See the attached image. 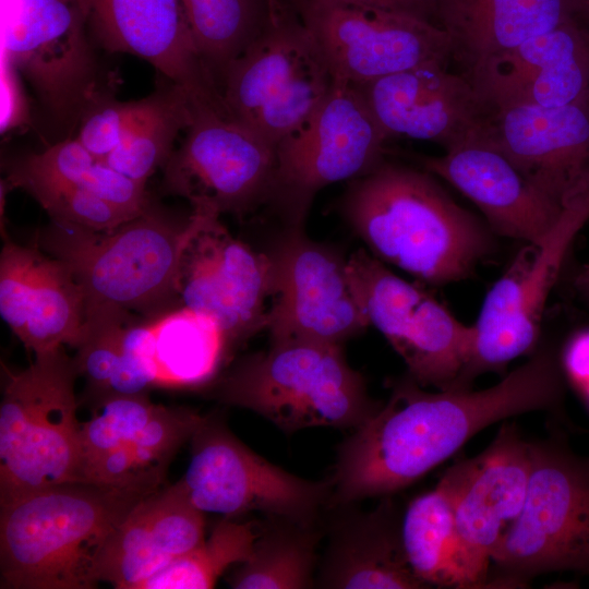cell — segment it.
I'll list each match as a JSON object with an SVG mask.
<instances>
[{
  "label": "cell",
  "mask_w": 589,
  "mask_h": 589,
  "mask_svg": "<svg viewBox=\"0 0 589 589\" xmlns=\"http://www.w3.org/2000/svg\"><path fill=\"white\" fill-rule=\"evenodd\" d=\"M0 405V506L57 484L84 481L73 358L59 348L5 370Z\"/></svg>",
  "instance_id": "52a82bcc"
},
{
  "label": "cell",
  "mask_w": 589,
  "mask_h": 589,
  "mask_svg": "<svg viewBox=\"0 0 589 589\" xmlns=\"http://www.w3.org/2000/svg\"><path fill=\"white\" fill-rule=\"evenodd\" d=\"M201 61L220 93L225 75L265 26L272 0H181Z\"/></svg>",
  "instance_id": "1f68e13d"
},
{
  "label": "cell",
  "mask_w": 589,
  "mask_h": 589,
  "mask_svg": "<svg viewBox=\"0 0 589 589\" xmlns=\"http://www.w3.org/2000/svg\"><path fill=\"white\" fill-rule=\"evenodd\" d=\"M159 407L146 394L99 398L92 418L81 425L83 480L91 467L146 425Z\"/></svg>",
  "instance_id": "f35d334b"
},
{
  "label": "cell",
  "mask_w": 589,
  "mask_h": 589,
  "mask_svg": "<svg viewBox=\"0 0 589 589\" xmlns=\"http://www.w3.org/2000/svg\"><path fill=\"white\" fill-rule=\"evenodd\" d=\"M192 115V97L183 87L173 84L163 107L104 160L116 171L145 185L175 151V141L180 131L187 130Z\"/></svg>",
  "instance_id": "e575fe53"
},
{
  "label": "cell",
  "mask_w": 589,
  "mask_h": 589,
  "mask_svg": "<svg viewBox=\"0 0 589 589\" xmlns=\"http://www.w3.org/2000/svg\"><path fill=\"white\" fill-rule=\"evenodd\" d=\"M145 354L155 385L211 384L231 356L212 316L180 305L147 320Z\"/></svg>",
  "instance_id": "83f0119b"
},
{
  "label": "cell",
  "mask_w": 589,
  "mask_h": 589,
  "mask_svg": "<svg viewBox=\"0 0 589 589\" xmlns=\"http://www.w3.org/2000/svg\"><path fill=\"white\" fill-rule=\"evenodd\" d=\"M195 227L153 211L106 230L51 219L38 244L63 262L81 286L86 309L110 306L151 320L180 306L178 273Z\"/></svg>",
  "instance_id": "277c9868"
},
{
  "label": "cell",
  "mask_w": 589,
  "mask_h": 589,
  "mask_svg": "<svg viewBox=\"0 0 589 589\" xmlns=\"http://www.w3.org/2000/svg\"><path fill=\"white\" fill-rule=\"evenodd\" d=\"M385 9L408 13L428 21L436 17V0H358ZM434 23V22H433ZM436 24V23H435Z\"/></svg>",
  "instance_id": "b9f144b4"
},
{
  "label": "cell",
  "mask_w": 589,
  "mask_h": 589,
  "mask_svg": "<svg viewBox=\"0 0 589 589\" xmlns=\"http://www.w3.org/2000/svg\"><path fill=\"white\" fill-rule=\"evenodd\" d=\"M341 209L374 257L424 283L461 280L493 251L490 227L426 170L382 160L351 180Z\"/></svg>",
  "instance_id": "7a4b0ae2"
},
{
  "label": "cell",
  "mask_w": 589,
  "mask_h": 589,
  "mask_svg": "<svg viewBox=\"0 0 589 589\" xmlns=\"http://www.w3.org/2000/svg\"><path fill=\"white\" fill-rule=\"evenodd\" d=\"M566 385L561 347L548 341L497 384L480 390L428 392L407 375L339 445L330 506L395 494L501 420L546 411L566 423Z\"/></svg>",
  "instance_id": "6da1fadb"
},
{
  "label": "cell",
  "mask_w": 589,
  "mask_h": 589,
  "mask_svg": "<svg viewBox=\"0 0 589 589\" xmlns=\"http://www.w3.org/2000/svg\"><path fill=\"white\" fill-rule=\"evenodd\" d=\"M421 163L472 201L494 233L528 244H540L565 207L483 137L446 149L443 156L422 157Z\"/></svg>",
  "instance_id": "603a6c76"
},
{
  "label": "cell",
  "mask_w": 589,
  "mask_h": 589,
  "mask_svg": "<svg viewBox=\"0 0 589 589\" xmlns=\"http://www.w3.org/2000/svg\"><path fill=\"white\" fill-rule=\"evenodd\" d=\"M324 530L317 522L265 516L247 561L227 581L236 589H305L315 587L317 548Z\"/></svg>",
  "instance_id": "f546056e"
},
{
  "label": "cell",
  "mask_w": 589,
  "mask_h": 589,
  "mask_svg": "<svg viewBox=\"0 0 589 589\" xmlns=\"http://www.w3.org/2000/svg\"><path fill=\"white\" fill-rule=\"evenodd\" d=\"M5 182L10 188L28 192L53 220L106 230L136 216L88 191L25 169L13 161Z\"/></svg>",
  "instance_id": "d590c367"
},
{
  "label": "cell",
  "mask_w": 589,
  "mask_h": 589,
  "mask_svg": "<svg viewBox=\"0 0 589 589\" xmlns=\"http://www.w3.org/2000/svg\"><path fill=\"white\" fill-rule=\"evenodd\" d=\"M172 86L168 81L151 95L132 101L116 100L100 93L82 116L75 139L92 154L105 159L163 107Z\"/></svg>",
  "instance_id": "8d00e7d4"
},
{
  "label": "cell",
  "mask_w": 589,
  "mask_h": 589,
  "mask_svg": "<svg viewBox=\"0 0 589 589\" xmlns=\"http://www.w3.org/2000/svg\"><path fill=\"white\" fill-rule=\"evenodd\" d=\"M573 286L580 300L589 305V264L584 265L577 272Z\"/></svg>",
  "instance_id": "7bdbcfd3"
},
{
  "label": "cell",
  "mask_w": 589,
  "mask_h": 589,
  "mask_svg": "<svg viewBox=\"0 0 589 589\" xmlns=\"http://www.w3.org/2000/svg\"><path fill=\"white\" fill-rule=\"evenodd\" d=\"M192 121L163 167L164 190L192 209L243 216L267 203L276 147L209 103L192 101Z\"/></svg>",
  "instance_id": "5bb4252c"
},
{
  "label": "cell",
  "mask_w": 589,
  "mask_h": 589,
  "mask_svg": "<svg viewBox=\"0 0 589 589\" xmlns=\"http://www.w3.org/2000/svg\"><path fill=\"white\" fill-rule=\"evenodd\" d=\"M529 443L525 503L492 552L484 588H524L552 572L589 575V457L556 425Z\"/></svg>",
  "instance_id": "8992f818"
},
{
  "label": "cell",
  "mask_w": 589,
  "mask_h": 589,
  "mask_svg": "<svg viewBox=\"0 0 589 589\" xmlns=\"http://www.w3.org/2000/svg\"><path fill=\"white\" fill-rule=\"evenodd\" d=\"M13 163L88 191L132 215H139L149 206L144 184L116 171L75 137L55 142L43 152Z\"/></svg>",
  "instance_id": "d6a6232c"
},
{
  "label": "cell",
  "mask_w": 589,
  "mask_h": 589,
  "mask_svg": "<svg viewBox=\"0 0 589 589\" xmlns=\"http://www.w3.org/2000/svg\"><path fill=\"white\" fill-rule=\"evenodd\" d=\"M561 364L572 384L589 406V327L574 332L561 347Z\"/></svg>",
  "instance_id": "60d3db41"
},
{
  "label": "cell",
  "mask_w": 589,
  "mask_h": 589,
  "mask_svg": "<svg viewBox=\"0 0 589 589\" xmlns=\"http://www.w3.org/2000/svg\"><path fill=\"white\" fill-rule=\"evenodd\" d=\"M318 45L335 80L362 84L452 57L437 24L358 0H289Z\"/></svg>",
  "instance_id": "9a60e30c"
},
{
  "label": "cell",
  "mask_w": 589,
  "mask_h": 589,
  "mask_svg": "<svg viewBox=\"0 0 589 589\" xmlns=\"http://www.w3.org/2000/svg\"><path fill=\"white\" fill-rule=\"evenodd\" d=\"M334 83L289 0H272L265 26L229 67L220 95L229 118L277 147L314 113Z\"/></svg>",
  "instance_id": "ba28073f"
},
{
  "label": "cell",
  "mask_w": 589,
  "mask_h": 589,
  "mask_svg": "<svg viewBox=\"0 0 589 589\" xmlns=\"http://www.w3.org/2000/svg\"><path fill=\"white\" fill-rule=\"evenodd\" d=\"M354 86L387 139L433 141L449 149L483 133L484 101L446 63H422Z\"/></svg>",
  "instance_id": "d6986e66"
},
{
  "label": "cell",
  "mask_w": 589,
  "mask_h": 589,
  "mask_svg": "<svg viewBox=\"0 0 589 589\" xmlns=\"http://www.w3.org/2000/svg\"><path fill=\"white\" fill-rule=\"evenodd\" d=\"M352 292L369 324L402 358L423 387L452 388L471 350L473 327L424 289L400 278L370 252L347 257Z\"/></svg>",
  "instance_id": "4fadbf2b"
},
{
  "label": "cell",
  "mask_w": 589,
  "mask_h": 589,
  "mask_svg": "<svg viewBox=\"0 0 589 589\" xmlns=\"http://www.w3.org/2000/svg\"><path fill=\"white\" fill-rule=\"evenodd\" d=\"M273 289L266 330L271 342L310 340L340 345L368 326L352 292L347 259L289 227L267 252Z\"/></svg>",
  "instance_id": "e0dca14e"
},
{
  "label": "cell",
  "mask_w": 589,
  "mask_h": 589,
  "mask_svg": "<svg viewBox=\"0 0 589 589\" xmlns=\"http://www.w3.org/2000/svg\"><path fill=\"white\" fill-rule=\"evenodd\" d=\"M134 314L110 306L89 308L85 323L74 346L73 358L79 375L85 377L97 399L109 387L117 370L128 326L136 322Z\"/></svg>",
  "instance_id": "74e56055"
},
{
  "label": "cell",
  "mask_w": 589,
  "mask_h": 589,
  "mask_svg": "<svg viewBox=\"0 0 589 589\" xmlns=\"http://www.w3.org/2000/svg\"><path fill=\"white\" fill-rule=\"evenodd\" d=\"M580 13L581 0H436L438 26L464 74Z\"/></svg>",
  "instance_id": "4316f807"
},
{
  "label": "cell",
  "mask_w": 589,
  "mask_h": 589,
  "mask_svg": "<svg viewBox=\"0 0 589 589\" xmlns=\"http://www.w3.org/2000/svg\"><path fill=\"white\" fill-rule=\"evenodd\" d=\"M81 286L60 260L7 241L0 255V314L35 354L76 345L85 323Z\"/></svg>",
  "instance_id": "cb8c5ba5"
},
{
  "label": "cell",
  "mask_w": 589,
  "mask_h": 589,
  "mask_svg": "<svg viewBox=\"0 0 589 589\" xmlns=\"http://www.w3.org/2000/svg\"><path fill=\"white\" fill-rule=\"evenodd\" d=\"M1 56L34 89L60 141L100 94L99 67L80 0H0Z\"/></svg>",
  "instance_id": "9c48e42d"
},
{
  "label": "cell",
  "mask_w": 589,
  "mask_h": 589,
  "mask_svg": "<svg viewBox=\"0 0 589 589\" xmlns=\"http://www.w3.org/2000/svg\"><path fill=\"white\" fill-rule=\"evenodd\" d=\"M386 140L358 88L335 80L314 113L277 145L267 203L289 227L302 228L316 193L373 169L383 160Z\"/></svg>",
  "instance_id": "8fae6325"
},
{
  "label": "cell",
  "mask_w": 589,
  "mask_h": 589,
  "mask_svg": "<svg viewBox=\"0 0 589 589\" xmlns=\"http://www.w3.org/2000/svg\"><path fill=\"white\" fill-rule=\"evenodd\" d=\"M211 384L220 402L251 410L287 434L320 426L354 430L382 405L370 397L342 346L310 340L271 342Z\"/></svg>",
  "instance_id": "5b68a950"
},
{
  "label": "cell",
  "mask_w": 589,
  "mask_h": 589,
  "mask_svg": "<svg viewBox=\"0 0 589 589\" xmlns=\"http://www.w3.org/2000/svg\"><path fill=\"white\" fill-rule=\"evenodd\" d=\"M488 107H563L589 97V23L577 15L466 74Z\"/></svg>",
  "instance_id": "44dd1931"
},
{
  "label": "cell",
  "mask_w": 589,
  "mask_h": 589,
  "mask_svg": "<svg viewBox=\"0 0 589 589\" xmlns=\"http://www.w3.org/2000/svg\"><path fill=\"white\" fill-rule=\"evenodd\" d=\"M194 230L179 265L180 305L220 325L230 352L266 328L273 289L268 253L233 237L220 216L192 209Z\"/></svg>",
  "instance_id": "2e32d148"
},
{
  "label": "cell",
  "mask_w": 589,
  "mask_h": 589,
  "mask_svg": "<svg viewBox=\"0 0 589 589\" xmlns=\"http://www.w3.org/2000/svg\"><path fill=\"white\" fill-rule=\"evenodd\" d=\"M581 15L589 23V0H581Z\"/></svg>",
  "instance_id": "ee69618b"
},
{
  "label": "cell",
  "mask_w": 589,
  "mask_h": 589,
  "mask_svg": "<svg viewBox=\"0 0 589 589\" xmlns=\"http://www.w3.org/2000/svg\"><path fill=\"white\" fill-rule=\"evenodd\" d=\"M330 506L327 542L315 587L326 589L428 588L413 573L404 546L402 512L393 495L370 510Z\"/></svg>",
  "instance_id": "d4e9b609"
},
{
  "label": "cell",
  "mask_w": 589,
  "mask_h": 589,
  "mask_svg": "<svg viewBox=\"0 0 589 589\" xmlns=\"http://www.w3.org/2000/svg\"><path fill=\"white\" fill-rule=\"evenodd\" d=\"M21 75L9 59L1 56V133L27 125L31 113L22 89Z\"/></svg>",
  "instance_id": "ab89813d"
},
{
  "label": "cell",
  "mask_w": 589,
  "mask_h": 589,
  "mask_svg": "<svg viewBox=\"0 0 589 589\" xmlns=\"http://www.w3.org/2000/svg\"><path fill=\"white\" fill-rule=\"evenodd\" d=\"M482 136L565 206L589 188V97L563 107H486Z\"/></svg>",
  "instance_id": "ffe728a7"
},
{
  "label": "cell",
  "mask_w": 589,
  "mask_h": 589,
  "mask_svg": "<svg viewBox=\"0 0 589 589\" xmlns=\"http://www.w3.org/2000/svg\"><path fill=\"white\" fill-rule=\"evenodd\" d=\"M191 441V460L178 482L203 513L241 517L259 512L317 522L329 507L330 479L306 480L269 462L238 440L217 416L203 417Z\"/></svg>",
  "instance_id": "7c38bea8"
},
{
  "label": "cell",
  "mask_w": 589,
  "mask_h": 589,
  "mask_svg": "<svg viewBox=\"0 0 589 589\" xmlns=\"http://www.w3.org/2000/svg\"><path fill=\"white\" fill-rule=\"evenodd\" d=\"M530 469L529 441L515 422H504L483 452L440 479L452 500L467 588L485 587L492 552L524 506Z\"/></svg>",
  "instance_id": "ac0fdd59"
},
{
  "label": "cell",
  "mask_w": 589,
  "mask_h": 589,
  "mask_svg": "<svg viewBox=\"0 0 589 589\" xmlns=\"http://www.w3.org/2000/svg\"><path fill=\"white\" fill-rule=\"evenodd\" d=\"M203 417L189 408L160 405L129 442L86 471L85 481L142 493L156 491L173 455L192 437Z\"/></svg>",
  "instance_id": "f1b7e54d"
},
{
  "label": "cell",
  "mask_w": 589,
  "mask_h": 589,
  "mask_svg": "<svg viewBox=\"0 0 589 589\" xmlns=\"http://www.w3.org/2000/svg\"><path fill=\"white\" fill-rule=\"evenodd\" d=\"M92 39L151 63L193 101L223 107L199 56L181 0H80Z\"/></svg>",
  "instance_id": "7402d4cb"
},
{
  "label": "cell",
  "mask_w": 589,
  "mask_h": 589,
  "mask_svg": "<svg viewBox=\"0 0 589 589\" xmlns=\"http://www.w3.org/2000/svg\"><path fill=\"white\" fill-rule=\"evenodd\" d=\"M589 220V188L572 199L540 244H528L488 291L473 327L468 361L454 388H471L486 373H504L540 344L551 290L579 230Z\"/></svg>",
  "instance_id": "30bf717a"
},
{
  "label": "cell",
  "mask_w": 589,
  "mask_h": 589,
  "mask_svg": "<svg viewBox=\"0 0 589 589\" xmlns=\"http://www.w3.org/2000/svg\"><path fill=\"white\" fill-rule=\"evenodd\" d=\"M401 533L409 564L428 588H467L453 504L441 480L404 509Z\"/></svg>",
  "instance_id": "4dcf8cb0"
},
{
  "label": "cell",
  "mask_w": 589,
  "mask_h": 589,
  "mask_svg": "<svg viewBox=\"0 0 589 589\" xmlns=\"http://www.w3.org/2000/svg\"><path fill=\"white\" fill-rule=\"evenodd\" d=\"M147 494L74 481L0 506V588H96L106 541Z\"/></svg>",
  "instance_id": "3957f363"
},
{
  "label": "cell",
  "mask_w": 589,
  "mask_h": 589,
  "mask_svg": "<svg viewBox=\"0 0 589 589\" xmlns=\"http://www.w3.org/2000/svg\"><path fill=\"white\" fill-rule=\"evenodd\" d=\"M259 521L223 517L209 536L190 552L142 581L137 589H208L232 565L247 561Z\"/></svg>",
  "instance_id": "836d02e7"
},
{
  "label": "cell",
  "mask_w": 589,
  "mask_h": 589,
  "mask_svg": "<svg viewBox=\"0 0 589 589\" xmlns=\"http://www.w3.org/2000/svg\"><path fill=\"white\" fill-rule=\"evenodd\" d=\"M204 515L178 481L143 496L106 541L96 567L98 581L137 589L205 539Z\"/></svg>",
  "instance_id": "484cf974"
}]
</instances>
